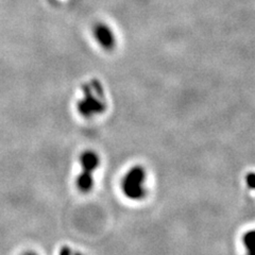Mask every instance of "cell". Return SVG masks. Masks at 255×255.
Here are the masks:
<instances>
[{"mask_svg":"<svg viewBox=\"0 0 255 255\" xmlns=\"http://www.w3.org/2000/svg\"><path fill=\"white\" fill-rule=\"evenodd\" d=\"M119 188L123 196L131 202H141L149 194V174L145 166H130L121 179Z\"/></svg>","mask_w":255,"mask_h":255,"instance_id":"7a4b0ae2","label":"cell"},{"mask_svg":"<svg viewBox=\"0 0 255 255\" xmlns=\"http://www.w3.org/2000/svg\"><path fill=\"white\" fill-rule=\"evenodd\" d=\"M95 37L98 41L99 45L107 50L113 49L115 47V35L112 29L106 23H98L95 27Z\"/></svg>","mask_w":255,"mask_h":255,"instance_id":"277c9868","label":"cell"},{"mask_svg":"<svg viewBox=\"0 0 255 255\" xmlns=\"http://www.w3.org/2000/svg\"><path fill=\"white\" fill-rule=\"evenodd\" d=\"M108 110V97L105 86L93 79L82 86V95L76 103L78 115L84 121H93L102 116Z\"/></svg>","mask_w":255,"mask_h":255,"instance_id":"6da1fadb","label":"cell"},{"mask_svg":"<svg viewBox=\"0 0 255 255\" xmlns=\"http://www.w3.org/2000/svg\"><path fill=\"white\" fill-rule=\"evenodd\" d=\"M79 172L75 178V187L80 194L92 193L96 185V173L101 166V157L97 151L85 149L78 158Z\"/></svg>","mask_w":255,"mask_h":255,"instance_id":"3957f363","label":"cell"},{"mask_svg":"<svg viewBox=\"0 0 255 255\" xmlns=\"http://www.w3.org/2000/svg\"><path fill=\"white\" fill-rule=\"evenodd\" d=\"M58 255H85V254L78 249L73 248V247L69 245H65L61 247Z\"/></svg>","mask_w":255,"mask_h":255,"instance_id":"5b68a950","label":"cell"},{"mask_svg":"<svg viewBox=\"0 0 255 255\" xmlns=\"http://www.w3.org/2000/svg\"><path fill=\"white\" fill-rule=\"evenodd\" d=\"M20 255H39L37 252L35 251H32V250H28V251H25L22 252Z\"/></svg>","mask_w":255,"mask_h":255,"instance_id":"8992f818","label":"cell"}]
</instances>
